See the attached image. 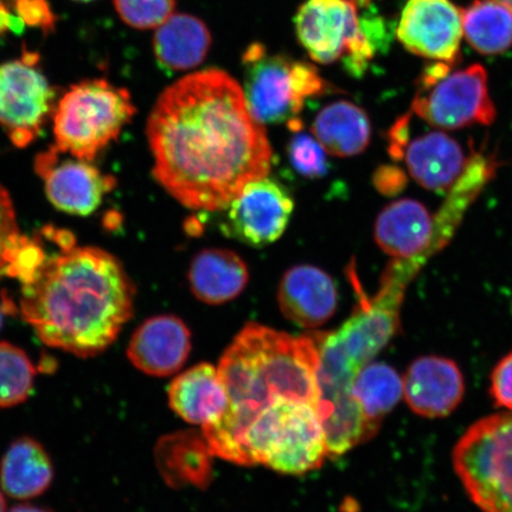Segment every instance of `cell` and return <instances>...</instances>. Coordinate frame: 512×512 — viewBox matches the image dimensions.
<instances>
[{
    "label": "cell",
    "mask_w": 512,
    "mask_h": 512,
    "mask_svg": "<svg viewBox=\"0 0 512 512\" xmlns=\"http://www.w3.org/2000/svg\"><path fill=\"white\" fill-rule=\"evenodd\" d=\"M152 174L182 206L226 209L248 183L268 176L270 140L249 112L242 87L207 69L166 88L147 120Z\"/></svg>",
    "instance_id": "6da1fadb"
},
{
    "label": "cell",
    "mask_w": 512,
    "mask_h": 512,
    "mask_svg": "<svg viewBox=\"0 0 512 512\" xmlns=\"http://www.w3.org/2000/svg\"><path fill=\"white\" fill-rule=\"evenodd\" d=\"M48 256L22 285V318L47 347L95 357L133 316L136 288L121 262L98 247L75 245Z\"/></svg>",
    "instance_id": "7a4b0ae2"
},
{
    "label": "cell",
    "mask_w": 512,
    "mask_h": 512,
    "mask_svg": "<svg viewBox=\"0 0 512 512\" xmlns=\"http://www.w3.org/2000/svg\"><path fill=\"white\" fill-rule=\"evenodd\" d=\"M421 270L414 259H393L382 274L379 291L368 297L350 268L358 294L356 310L341 328L317 334L318 412L329 457L344 456L379 431L364 415L352 390L358 374L398 334L407 288Z\"/></svg>",
    "instance_id": "3957f363"
},
{
    "label": "cell",
    "mask_w": 512,
    "mask_h": 512,
    "mask_svg": "<svg viewBox=\"0 0 512 512\" xmlns=\"http://www.w3.org/2000/svg\"><path fill=\"white\" fill-rule=\"evenodd\" d=\"M317 334L294 337L249 323L224 352L219 373L228 394L226 413L203 427L213 456L241 465L243 435L262 409L279 400L318 406Z\"/></svg>",
    "instance_id": "277c9868"
},
{
    "label": "cell",
    "mask_w": 512,
    "mask_h": 512,
    "mask_svg": "<svg viewBox=\"0 0 512 512\" xmlns=\"http://www.w3.org/2000/svg\"><path fill=\"white\" fill-rule=\"evenodd\" d=\"M328 457L315 403L274 402L255 416L242 439L241 465H265L284 475H304Z\"/></svg>",
    "instance_id": "5b68a950"
},
{
    "label": "cell",
    "mask_w": 512,
    "mask_h": 512,
    "mask_svg": "<svg viewBox=\"0 0 512 512\" xmlns=\"http://www.w3.org/2000/svg\"><path fill=\"white\" fill-rule=\"evenodd\" d=\"M136 114L127 89L105 79L70 87L53 114L55 147L75 158L93 162Z\"/></svg>",
    "instance_id": "8992f818"
},
{
    "label": "cell",
    "mask_w": 512,
    "mask_h": 512,
    "mask_svg": "<svg viewBox=\"0 0 512 512\" xmlns=\"http://www.w3.org/2000/svg\"><path fill=\"white\" fill-rule=\"evenodd\" d=\"M242 61L243 95L249 112L261 125L290 127L300 120L306 100L322 95L329 87L313 64L271 55L260 43L249 46Z\"/></svg>",
    "instance_id": "52a82bcc"
},
{
    "label": "cell",
    "mask_w": 512,
    "mask_h": 512,
    "mask_svg": "<svg viewBox=\"0 0 512 512\" xmlns=\"http://www.w3.org/2000/svg\"><path fill=\"white\" fill-rule=\"evenodd\" d=\"M453 465L483 512H512V412L488 416L465 432Z\"/></svg>",
    "instance_id": "ba28073f"
},
{
    "label": "cell",
    "mask_w": 512,
    "mask_h": 512,
    "mask_svg": "<svg viewBox=\"0 0 512 512\" xmlns=\"http://www.w3.org/2000/svg\"><path fill=\"white\" fill-rule=\"evenodd\" d=\"M355 0H306L294 23L300 44L320 64L343 61L350 74L360 76L374 57Z\"/></svg>",
    "instance_id": "9c48e42d"
},
{
    "label": "cell",
    "mask_w": 512,
    "mask_h": 512,
    "mask_svg": "<svg viewBox=\"0 0 512 512\" xmlns=\"http://www.w3.org/2000/svg\"><path fill=\"white\" fill-rule=\"evenodd\" d=\"M412 113L441 130L491 125L497 112L489 92L488 72L477 63L448 73L416 94Z\"/></svg>",
    "instance_id": "30bf717a"
},
{
    "label": "cell",
    "mask_w": 512,
    "mask_h": 512,
    "mask_svg": "<svg viewBox=\"0 0 512 512\" xmlns=\"http://www.w3.org/2000/svg\"><path fill=\"white\" fill-rule=\"evenodd\" d=\"M30 56L0 66V126L19 149L35 142L56 108L55 89Z\"/></svg>",
    "instance_id": "8fae6325"
},
{
    "label": "cell",
    "mask_w": 512,
    "mask_h": 512,
    "mask_svg": "<svg viewBox=\"0 0 512 512\" xmlns=\"http://www.w3.org/2000/svg\"><path fill=\"white\" fill-rule=\"evenodd\" d=\"M224 235L252 247H266L285 233L294 209L283 184L268 176L255 179L226 208Z\"/></svg>",
    "instance_id": "7c38bea8"
},
{
    "label": "cell",
    "mask_w": 512,
    "mask_h": 512,
    "mask_svg": "<svg viewBox=\"0 0 512 512\" xmlns=\"http://www.w3.org/2000/svg\"><path fill=\"white\" fill-rule=\"evenodd\" d=\"M63 155L51 146L35 160V170L43 179L49 201L64 213L91 215L115 188L117 181L92 162L75 157L64 158Z\"/></svg>",
    "instance_id": "4fadbf2b"
},
{
    "label": "cell",
    "mask_w": 512,
    "mask_h": 512,
    "mask_svg": "<svg viewBox=\"0 0 512 512\" xmlns=\"http://www.w3.org/2000/svg\"><path fill=\"white\" fill-rule=\"evenodd\" d=\"M396 35L409 53L453 66L464 36L462 10L450 0H408Z\"/></svg>",
    "instance_id": "5bb4252c"
},
{
    "label": "cell",
    "mask_w": 512,
    "mask_h": 512,
    "mask_svg": "<svg viewBox=\"0 0 512 512\" xmlns=\"http://www.w3.org/2000/svg\"><path fill=\"white\" fill-rule=\"evenodd\" d=\"M402 382L403 398L422 418H445L464 398L462 370L450 358L420 357L409 366Z\"/></svg>",
    "instance_id": "9a60e30c"
},
{
    "label": "cell",
    "mask_w": 512,
    "mask_h": 512,
    "mask_svg": "<svg viewBox=\"0 0 512 512\" xmlns=\"http://www.w3.org/2000/svg\"><path fill=\"white\" fill-rule=\"evenodd\" d=\"M191 351V332L182 319L163 315L145 320L128 343V360L150 376L177 373Z\"/></svg>",
    "instance_id": "2e32d148"
},
{
    "label": "cell",
    "mask_w": 512,
    "mask_h": 512,
    "mask_svg": "<svg viewBox=\"0 0 512 512\" xmlns=\"http://www.w3.org/2000/svg\"><path fill=\"white\" fill-rule=\"evenodd\" d=\"M281 312L292 323L305 329L322 326L335 315L338 292L334 279L316 266L290 268L278 288Z\"/></svg>",
    "instance_id": "e0dca14e"
},
{
    "label": "cell",
    "mask_w": 512,
    "mask_h": 512,
    "mask_svg": "<svg viewBox=\"0 0 512 512\" xmlns=\"http://www.w3.org/2000/svg\"><path fill=\"white\" fill-rule=\"evenodd\" d=\"M402 159L408 174L422 188L447 194L464 174L470 158L456 139L435 131L409 140Z\"/></svg>",
    "instance_id": "ac0fdd59"
},
{
    "label": "cell",
    "mask_w": 512,
    "mask_h": 512,
    "mask_svg": "<svg viewBox=\"0 0 512 512\" xmlns=\"http://www.w3.org/2000/svg\"><path fill=\"white\" fill-rule=\"evenodd\" d=\"M172 411L189 424L207 427L219 421L228 408V394L219 369L208 363L184 371L169 387Z\"/></svg>",
    "instance_id": "d6986e66"
},
{
    "label": "cell",
    "mask_w": 512,
    "mask_h": 512,
    "mask_svg": "<svg viewBox=\"0 0 512 512\" xmlns=\"http://www.w3.org/2000/svg\"><path fill=\"white\" fill-rule=\"evenodd\" d=\"M188 279L190 290L198 300L221 305L240 296L248 284L249 272L238 254L210 248L192 259Z\"/></svg>",
    "instance_id": "ffe728a7"
},
{
    "label": "cell",
    "mask_w": 512,
    "mask_h": 512,
    "mask_svg": "<svg viewBox=\"0 0 512 512\" xmlns=\"http://www.w3.org/2000/svg\"><path fill=\"white\" fill-rule=\"evenodd\" d=\"M54 480V464L46 448L30 437L18 438L0 463V485L15 499H32L46 492Z\"/></svg>",
    "instance_id": "44dd1931"
},
{
    "label": "cell",
    "mask_w": 512,
    "mask_h": 512,
    "mask_svg": "<svg viewBox=\"0 0 512 512\" xmlns=\"http://www.w3.org/2000/svg\"><path fill=\"white\" fill-rule=\"evenodd\" d=\"M211 34L204 22L188 14H174L153 37L156 59L172 72L194 69L207 59Z\"/></svg>",
    "instance_id": "7402d4cb"
},
{
    "label": "cell",
    "mask_w": 512,
    "mask_h": 512,
    "mask_svg": "<svg viewBox=\"0 0 512 512\" xmlns=\"http://www.w3.org/2000/svg\"><path fill=\"white\" fill-rule=\"evenodd\" d=\"M312 133L324 150L336 157H354L366 151L371 124L366 111L350 101L325 106L312 124Z\"/></svg>",
    "instance_id": "603a6c76"
},
{
    "label": "cell",
    "mask_w": 512,
    "mask_h": 512,
    "mask_svg": "<svg viewBox=\"0 0 512 512\" xmlns=\"http://www.w3.org/2000/svg\"><path fill=\"white\" fill-rule=\"evenodd\" d=\"M210 453L206 439L194 434H177L159 441L156 460L163 477L172 485L182 479L201 486L210 473Z\"/></svg>",
    "instance_id": "cb8c5ba5"
},
{
    "label": "cell",
    "mask_w": 512,
    "mask_h": 512,
    "mask_svg": "<svg viewBox=\"0 0 512 512\" xmlns=\"http://www.w3.org/2000/svg\"><path fill=\"white\" fill-rule=\"evenodd\" d=\"M466 41L483 55H498L512 46V12L494 0H475L462 11Z\"/></svg>",
    "instance_id": "d4e9b609"
},
{
    "label": "cell",
    "mask_w": 512,
    "mask_h": 512,
    "mask_svg": "<svg viewBox=\"0 0 512 512\" xmlns=\"http://www.w3.org/2000/svg\"><path fill=\"white\" fill-rule=\"evenodd\" d=\"M352 395L370 424L380 428L384 416L403 398L402 377L387 364L371 362L358 374Z\"/></svg>",
    "instance_id": "484cf974"
},
{
    "label": "cell",
    "mask_w": 512,
    "mask_h": 512,
    "mask_svg": "<svg viewBox=\"0 0 512 512\" xmlns=\"http://www.w3.org/2000/svg\"><path fill=\"white\" fill-rule=\"evenodd\" d=\"M36 370L27 352L0 342V408L16 407L29 399Z\"/></svg>",
    "instance_id": "4316f807"
},
{
    "label": "cell",
    "mask_w": 512,
    "mask_h": 512,
    "mask_svg": "<svg viewBox=\"0 0 512 512\" xmlns=\"http://www.w3.org/2000/svg\"><path fill=\"white\" fill-rule=\"evenodd\" d=\"M114 6L128 27L151 30L175 14L176 0H114Z\"/></svg>",
    "instance_id": "83f0119b"
},
{
    "label": "cell",
    "mask_w": 512,
    "mask_h": 512,
    "mask_svg": "<svg viewBox=\"0 0 512 512\" xmlns=\"http://www.w3.org/2000/svg\"><path fill=\"white\" fill-rule=\"evenodd\" d=\"M287 146V156L300 176L307 179H319L328 174V160L324 147L310 134L293 132Z\"/></svg>",
    "instance_id": "f1b7e54d"
},
{
    "label": "cell",
    "mask_w": 512,
    "mask_h": 512,
    "mask_svg": "<svg viewBox=\"0 0 512 512\" xmlns=\"http://www.w3.org/2000/svg\"><path fill=\"white\" fill-rule=\"evenodd\" d=\"M22 238L14 203L8 190L0 183V279L6 275L12 255Z\"/></svg>",
    "instance_id": "f546056e"
},
{
    "label": "cell",
    "mask_w": 512,
    "mask_h": 512,
    "mask_svg": "<svg viewBox=\"0 0 512 512\" xmlns=\"http://www.w3.org/2000/svg\"><path fill=\"white\" fill-rule=\"evenodd\" d=\"M46 259L47 254L44 253L40 240L23 235L12 255L6 275L21 281L22 285L29 284L34 280Z\"/></svg>",
    "instance_id": "4dcf8cb0"
},
{
    "label": "cell",
    "mask_w": 512,
    "mask_h": 512,
    "mask_svg": "<svg viewBox=\"0 0 512 512\" xmlns=\"http://www.w3.org/2000/svg\"><path fill=\"white\" fill-rule=\"evenodd\" d=\"M490 394L497 407L512 412V352L503 357L492 371Z\"/></svg>",
    "instance_id": "1f68e13d"
},
{
    "label": "cell",
    "mask_w": 512,
    "mask_h": 512,
    "mask_svg": "<svg viewBox=\"0 0 512 512\" xmlns=\"http://www.w3.org/2000/svg\"><path fill=\"white\" fill-rule=\"evenodd\" d=\"M374 184L381 194L393 196L407 184V177L395 166H382L375 172Z\"/></svg>",
    "instance_id": "d6a6232c"
},
{
    "label": "cell",
    "mask_w": 512,
    "mask_h": 512,
    "mask_svg": "<svg viewBox=\"0 0 512 512\" xmlns=\"http://www.w3.org/2000/svg\"><path fill=\"white\" fill-rule=\"evenodd\" d=\"M411 115H403L389 130V155L394 159H402L403 152L409 143V126Z\"/></svg>",
    "instance_id": "836d02e7"
},
{
    "label": "cell",
    "mask_w": 512,
    "mask_h": 512,
    "mask_svg": "<svg viewBox=\"0 0 512 512\" xmlns=\"http://www.w3.org/2000/svg\"><path fill=\"white\" fill-rule=\"evenodd\" d=\"M24 23L18 16L12 15L8 5L0 0V35L11 30L23 29Z\"/></svg>",
    "instance_id": "e575fe53"
},
{
    "label": "cell",
    "mask_w": 512,
    "mask_h": 512,
    "mask_svg": "<svg viewBox=\"0 0 512 512\" xmlns=\"http://www.w3.org/2000/svg\"><path fill=\"white\" fill-rule=\"evenodd\" d=\"M8 512H53L47 508L37 507L32 504H19L16 507L10 509Z\"/></svg>",
    "instance_id": "d590c367"
},
{
    "label": "cell",
    "mask_w": 512,
    "mask_h": 512,
    "mask_svg": "<svg viewBox=\"0 0 512 512\" xmlns=\"http://www.w3.org/2000/svg\"><path fill=\"white\" fill-rule=\"evenodd\" d=\"M0 512H6V501L2 489H0Z\"/></svg>",
    "instance_id": "8d00e7d4"
},
{
    "label": "cell",
    "mask_w": 512,
    "mask_h": 512,
    "mask_svg": "<svg viewBox=\"0 0 512 512\" xmlns=\"http://www.w3.org/2000/svg\"><path fill=\"white\" fill-rule=\"evenodd\" d=\"M494 2L502 4L512 12V0H494Z\"/></svg>",
    "instance_id": "74e56055"
},
{
    "label": "cell",
    "mask_w": 512,
    "mask_h": 512,
    "mask_svg": "<svg viewBox=\"0 0 512 512\" xmlns=\"http://www.w3.org/2000/svg\"><path fill=\"white\" fill-rule=\"evenodd\" d=\"M355 2L358 5L363 6V8H366V6L370 4L371 0H355Z\"/></svg>",
    "instance_id": "f35d334b"
},
{
    "label": "cell",
    "mask_w": 512,
    "mask_h": 512,
    "mask_svg": "<svg viewBox=\"0 0 512 512\" xmlns=\"http://www.w3.org/2000/svg\"><path fill=\"white\" fill-rule=\"evenodd\" d=\"M3 310H2V307H0V329H2V325H3Z\"/></svg>",
    "instance_id": "ab89813d"
},
{
    "label": "cell",
    "mask_w": 512,
    "mask_h": 512,
    "mask_svg": "<svg viewBox=\"0 0 512 512\" xmlns=\"http://www.w3.org/2000/svg\"><path fill=\"white\" fill-rule=\"evenodd\" d=\"M75 2L87 3V2H92V0H75Z\"/></svg>",
    "instance_id": "60d3db41"
}]
</instances>
